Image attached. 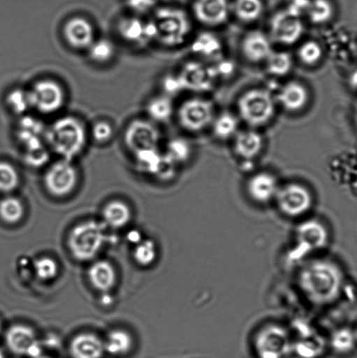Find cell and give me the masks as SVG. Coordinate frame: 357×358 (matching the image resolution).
<instances>
[{"mask_svg":"<svg viewBox=\"0 0 357 358\" xmlns=\"http://www.w3.org/2000/svg\"><path fill=\"white\" fill-rule=\"evenodd\" d=\"M0 331H1V324H0Z\"/></svg>","mask_w":357,"mask_h":358,"instance_id":"obj_48","label":"cell"},{"mask_svg":"<svg viewBox=\"0 0 357 358\" xmlns=\"http://www.w3.org/2000/svg\"><path fill=\"white\" fill-rule=\"evenodd\" d=\"M221 49V43L219 38L212 34L199 35L194 44V51L196 54L206 58L218 57Z\"/></svg>","mask_w":357,"mask_h":358,"instance_id":"obj_31","label":"cell"},{"mask_svg":"<svg viewBox=\"0 0 357 358\" xmlns=\"http://www.w3.org/2000/svg\"><path fill=\"white\" fill-rule=\"evenodd\" d=\"M87 52L93 62L103 64V63L111 61V59L114 57L115 48L110 41L107 38H100V40L93 42V44L87 49Z\"/></svg>","mask_w":357,"mask_h":358,"instance_id":"obj_34","label":"cell"},{"mask_svg":"<svg viewBox=\"0 0 357 358\" xmlns=\"http://www.w3.org/2000/svg\"><path fill=\"white\" fill-rule=\"evenodd\" d=\"M22 203L15 198H6L0 202V217L7 223L15 224L22 219Z\"/></svg>","mask_w":357,"mask_h":358,"instance_id":"obj_35","label":"cell"},{"mask_svg":"<svg viewBox=\"0 0 357 358\" xmlns=\"http://www.w3.org/2000/svg\"><path fill=\"white\" fill-rule=\"evenodd\" d=\"M356 336L354 332L349 329H341L335 331L332 336V346L335 352L347 353L351 352L356 345Z\"/></svg>","mask_w":357,"mask_h":358,"instance_id":"obj_38","label":"cell"},{"mask_svg":"<svg viewBox=\"0 0 357 358\" xmlns=\"http://www.w3.org/2000/svg\"><path fill=\"white\" fill-rule=\"evenodd\" d=\"M177 79L181 90L206 92L212 89L216 75L214 70L202 62H189L182 66Z\"/></svg>","mask_w":357,"mask_h":358,"instance_id":"obj_13","label":"cell"},{"mask_svg":"<svg viewBox=\"0 0 357 358\" xmlns=\"http://www.w3.org/2000/svg\"><path fill=\"white\" fill-rule=\"evenodd\" d=\"M191 13L203 26L221 27L232 15L231 0H192Z\"/></svg>","mask_w":357,"mask_h":358,"instance_id":"obj_12","label":"cell"},{"mask_svg":"<svg viewBox=\"0 0 357 358\" xmlns=\"http://www.w3.org/2000/svg\"><path fill=\"white\" fill-rule=\"evenodd\" d=\"M34 269L38 278L43 280L54 278L58 273L57 263L48 257L37 259L34 264Z\"/></svg>","mask_w":357,"mask_h":358,"instance_id":"obj_40","label":"cell"},{"mask_svg":"<svg viewBox=\"0 0 357 358\" xmlns=\"http://www.w3.org/2000/svg\"><path fill=\"white\" fill-rule=\"evenodd\" d=\"M118 33L129 44L143 47L156 41L155 28L152 20L129 17L122 20L118 24Z\"/></svg>","mask_w":357,"mask_h":358,"instance_id":"obj_15","label":"cell"},{"mask_svg":"<svg viewBox=\"0 0 357 358\" xmlns=\"http://www.w3.org/2000/svg\"><path fill=\"white\" fill-rule=\"evenodd\" d=\"M132 346L131 336L129 333L117 329L110 333L107 341L104 343V348L107 352L112 355H124L129 352Z\"/></svg>","mask_w":357,"mask_h":358,"instance_id":"obj_30","label":"cell"},{"mask_svg":"<svg viewBox=\"0 0 357 358\" xmlns=\"http://www.w3.org/2000/svg\"><path fill=\"white\" fill-rule=\"evenodd\" d=\"M276 101L281 105L283 110L289 113H298L309 103V92L302 83L290 80L279 90Z\"/></svg>","mask_w":357,"mask_h":358,"instance_id":"obj_20","label":"cell"},{"mask_svg":"<svg viewBox=\"0 0 357 358\" xmlns=\"http://www.w3.org/2000/svg\"><path fill=\"white\" fill-rule=\"evenodd\" d=\"M0 358H5V357H3V354L1 350H0Z\"/></svg>","mask_w":357,"mask_h":358,"instance_id":"obj_46","label":"cell"},{"mask_svg":"<svg viewBox=\"0 0 357 358\" xmlns=\"http://www.w3.org/2000/svg\"><path fill=\"white\" fill-rule=\"evenodd\" d=\"M45 140L61 159L72 161L85 148L87 132L82 122L73 117L59 118L45 131Z\"/></svg>","mask_w":357,"mask_h":358,"instance_id":"obj_2","label":"cell"},{"mask_svg":"<svg viewBox=\"0 0 357 358\" xmlns=\"http://www.w3.org/2000/svg\"><path fill=\"white\" fill-rule=\"evenodd\" d=\"M70 352L73 358H101L105 352L104 343L93 334H80L72 340Z\"/></svg>","mask_w":357,"mask_h":358,"instance_id":"obj_22","label":"cell"},{"mask_svg":"<svg viewBox=\"0 0 357 358\" xmlns=\"http://www.w3.org/2000/svg\"><path fill=\"white\" fill-rule=\"evenodd\" d=\"M89 277L94 289L103 292L111 289L117 280L113 266L105 261L94 263L89 270Z\"/></svg>","mask_w":357,"mask_h":358,"instance_id":"obj_25","label":"cell"},{"mask_svg":"<svg viewBox=\"0 0 357 358\" xmlns=\"http://www.w3.org/2000/svg\"><path fill=\"white\" fill-rule=\"evenodd\" d=\"M128 240L133 244H139L142 241L141 234L138 231H131L128 234Z\"/></svg>","mask_w":357,"mask_h":358,"instance_id":"obj_43","label":"cell"},{"mask_svg":"<svg viewBox=\"0 0 357 358\" xmlns=\"http://www.w3.org/2000/svg\"><path fill=\"white\" fill-rule=\"evenodd\" d=\"M103 217L105 222L111 227H124L131 219V209L124 202H110L105 206Z\"/></svg>","mask_w":357,"mask_h":358,"instance_id":"obj_27","label":"cell"},{"mask_svg":"<svg viewBox=\"0 0 357 358\" xmlns=\"http://www.w3.org/2000/svg\"><path fill=\"white\" fill-rule=\"evenodd\" d=\"M355 122H356V124L357 126V108H356V113H355Z\"/></svg>","mask_w":357,"mask_h":358,"instance_id":"obj_45","label":"cell"},{"mask_svg":"<svg viewBox=\"0 0 357 358\" xmlns=\"http://www.w3.org/2000/svg\"><path fill=\"white\" fill-rule=\"evenodd\" d=\"M279 182L274 174L261 171L253 175L247 184L249 198L258 205L274 203L279 189Z\"/></svg>","mask_w":357,"mask_h":358,"instance_id":"obj_16","label":"cell"},{"mask_svg":"<svg viewBox=\"0 0 357 358\" xmlns=\"http://www.w3.org/2000/svg\"><path fill=\"white\" fill-rule=\"evenodd\" d=\"M156 0H129L131 8L138 12H145L155 5Z\"/></svg>","mask_w":357,"mask_h":358,"instance_id":"obj_42","label":"cell"},{"mask_svg":"<svg viewBox=\"0 0 357 358\" xmlns=\"http://www.w3.org/2000/svg\"><path fill=\"white\" fill-rule=\"evenodd\" d=\"M63 37L75 50H87L96 41L92 24L82 17H72L66 21L63 27Z\"/></svg>","mask_w":357,"mask_h":358,"instance_id":"obj_17","label":"cell"},{"mask_svg":"<svg viewBox=\"0 0 357 358\" xmlns=\"http://www.w3.org/2000/svg\"><path fill=\"white\" fill-rule=\"evenodd\" d=\"M264 139L255 129H244L233 138V150L236 155L245 160L254 159L263 149Z\"/></svg>","mask_w":357,"mask_h":358,"instance_id":"obj_21","label":"cell"},{"mask_svg":"<svg viewBox=\"0 0 357 358\" xmlns=\"http://www.w3.org/2000/svg\"><path fill=\"white\" fill-rule=\"evenodd\" d=\"M215 115L214 103L201 96L185 100L177 112V121L181 128L194 134L211 127Z\"/></svg>","mask_w":357,"mask_h":358,"instance_id":"obj_7","label":"cell"},{"mask_svg":"<svg viewBox=\"0 0 357 358\" xmlns=\"http://www.w3.org/2000/svg\"><path fill=\"white\" fill-rule=\"evenodd\" d=\"M125 145L133 155L159 149L160 133L152 122L136 120L128 126Z\"/></svg>","mask_w":357,"mask_h":358,"instance_id":"obj_10","label":"cell"},{"mask_svg":"<svg viewBox=\"0 0 357 358\" xmlns=\"http://www.w3.org/2000/svg\"><path fill=\"white\" fill-rule=\"evenodd\" d=\"M297 55L303 65L314 66L323 59V48L316 41H307L300 45Z\"/></svg>","mask_w":357,"mask_h":358,"instance_id":"obj_33","label":"cell"},{"mask_svg":"<svg viewBox=\"0 0 357 358\" xmlns=\"http://www.w3.org/2000/svg\"><path fill=\"white\" fill-rule=\"evenodd\" d=\"M274 203L289 219H303L313 208L314 196L307 186L291 182L279 186Z\"/></svg>","mask_w":357,"mask_h":358,"instance_id":"obj_6","label":"cell"},{"mask_svg":"<svg viewBox=\"0 0 357 358\" xmlns=\"http://www.w3.org/2000/svg\"><path fill=\"white\" fill-rule=\"evenodd\" d=\"M147 111L153 121L167 122L173 117L174 105L169 96H160L150 101Z\"/></svg>","mask_w":357,"mask_h":358,"instance_id":"obj_29","label":"cell"},{"mask_svg":"<svg viewBox=\"0 0 357 358\" xmlns=\"http://www.w3.org/2000/svg\"><path fill=\"white\" fill-rule=\"evenodd\" d=\"M31 108L43 115L61 110L65 103V92L61 84L52 80H41L28 90Z\"/></svg>","mask_w":357,"mask_h":358,"instance_id":"obj_9","label":"cell"},{"mask_svg":"<svg viewBox=\"0 0 357 358\" xmlns=\"http://www.w3.org/2000/svg\"><path fill=\"white\" fill-rule=\"evenodd\" d=\"M296 241L298 242L299 250L309 252L319 250L326 247L328 234L326 228L319 221L313 220H304L296 230Z\"/></svg>","mask_w":357,"mask_h":358,"instance_id":"obj_18","label":"cell"},{"mask_svg":"<svg viewBox=\"0 0 357 358\" xmlns=\"http://www.w3.org/2000/svg\"><path fill=\"white\" fill-rule=\"evenodd\" d=\"M238 113L251 129L263 127L275 117L276 100L270 91L252 89L241 94L238 100Z\"/></svg>","mask_w":357,"mask_h":358,"instance_id":"obj_4","label":"cell"},{"mask_svg":"<svg viewBox=\"0 0 357 358\" xmlns=\"http://www.w3.org/2000/svg\"><path fill=\"white\" fill-rule=\"evenodd\" d=\"M6 103L10 110L17 115H23L31 108L28 90L16 89L10 91L7 96Z\"/></svg>","mask_w":357,"mask_h":358,"instance_id":"obj_36","label":"cell"},{"mask_svg":"<svg viewBox=\"0 0 357 358\" xmlns=\"http://www.w3.org/2000/svg\"><path fill=\"white\" fill-rule=\"evenodd\" d=\"M78 174L72 161L61 159L52 164L45 175V185L56 196L68 195L75 188Z\"/></svg>","mask_w":357,"mask_h":358,"instance_id":"obj_11","label":"cell"},{"mask_svg":"<svg viewBox=\"0 0 357 358\" xmlns=\"http://www.w3.org/2000/svg\"><path fill=\"white\" fill-rule=\"evenodd\" d=\"M6 340L10 352L17 355H26L31 358L41 357L40 343L33 329L27 326H13L6 333Z\"/></svg>","mask_w":357,"mask_h":358,"instance_id":"obj_14","label":"cell"},{"mask_svg":"<svg viewBox=\"0 0 357 358\" xmlns=\"http://www.w3.org/2000/svg\"><path fill=\"white\" fill-rule=\"evenodd\" d=\"M152 21L155 28L156 41L167 48L184 44L192 31L191 17L180 7H161L156 10Z\"/></svg>","mask_w":357,"mask_h":358,"instance_id":"obj_3","label":"cell"},{"mask_svg":"<svg viewBox=\"0 0 357 358\" xmlns=\"http://www.w3.org/2000/svg\"><path fill=\"white\" fill-rule=\"evenodd\" d=\"M20 184L19 173L12 164L0 162V192H9L13 191Z\"/></svg>","mask_w":357,"mask_h":358,"instance_id":"obj_37","label":"cell"},{"mask_svg":"<svg viewBox=\"0 0 357 358\" xmlns=\"http://www.w3.org/2000/svg\"><path fill=\"white\" fill-rule=\"evenodd\" d=\"M304 24L302 16L289 8L278 10L269 23V38L272 43L282 45H295L302 38Z\"/></svg>","mask_w":357,"mask_h":358,"instance_id":"obj_8","label":"cell"},{"mask_svg":"<svg viewBox=\"0 0 357 358\" xmlns=\"http://www.w3.org/2000/svg\"><path fill=\"white\" fill-rule=\"evenodd\" d=\"M92 136L98 143L110 141L113 136V128L106 122H98L92 129Z\"/></svg>","mask_w":357,"mask_h":358,"instance_id":"obj_41","label":"cell"},{"mask_svg":"<svg viewBox=\"0 0 357 358\" xmlns=\"http://www.w3.org/2000/svg\"><path fill=\"white\" fill-rule=\"evenodd\" d=\"M168 159L175 164L187 162L191 155L190 143L184 138H174L168 143L166 152H164Z\"/></svg>","mask_w":357,"mask_h":358,"instance_id":"obj_32","label":"cell"},{"mask_svg":"<svg viewBox=\"0 0 357 358\" xmlns=\"http://www.w3.org/2000/svg\"><path fill=\"white\" fill-rule=\"evenodd\" d=\"M299 282L310 303L323 305L337 299L342 285V275L334 263L316 261L304 266Z\"/></svg>","mask_w":357,"mask_h":358,"instance_id":"obj_1","label":"cell"},{"mask_svg":"<svg viewBox=\"0 0 357 358\" xmlns=\"http://www.w3.org/2000/svg\"><path fill=\"white\" fill-rule=\"evenodd\" d=\"M106 235L103 224L87 221L76 226L69 235L68 245L73 257L87 262L94 259L103 248Z\"/></svg>","mask_w":357,"mask_h":358,"instance_id":"obj_5","label":"cell"},{"mask_svg":"<svg viewBox=\"0 0 357 358\" xmlns=\"http://www.w3.org/2000/svg\"><path fill=\"white\" fill-rule=\"evenodd\" d=\"M156 250L155 243L152 241H145L136 245L134 258L139 265L147 266L155 262Z\"/></svg>","mask_w":357,"mask_h":358,"instance_id":"obj_39","label":"cell"},{"mask_svg":"<svg viewBox=\"0 0 357 358\" xmlns=\"http://www.w3.org/2000/svg\"><path fill=\"white\" fill-rule=\"evenodd\" d=\"M38 358H50V357H38Z\"/></svg>","mask_w":357,"mask_h":358,"instance_id":"obj_47","label":"cell"},{"mask_svg":"<svg viewBox=\"0 0 357 358\" xmlns=\"http://www.w3.org/2000/svg\"><path fill=\"white\" fill-rule=\"evenodd\" d=\"M212 134L220 141L234 138L240 131V118L230 111L216 115L211 125Z\"/></svg>","mask_w":357,"mask_h":358,"instance_id":"obj_24","label":"cell"},{"mask_svg":"<svg viewBox=\"0 0 357 358\" xmlns=\"http://www.w3.org/2000/svg\"><path fill=\"white\" fill-rule=\"evenodd\" d=\"M264 0H231V13L240 22L252 24L265 13Z\"/></svg>","mask_w":357,"mask_h":358,"instance_id":"obj_23","label":"cell"},{"mask_svg":"<svg viewBox=\"0 0 357 358\" xmlns=\"http://www.w3.org/2000/svg\"><path fill=\"white\" fill-rule=\"evenodd\" d=\"M265 63L269 75L275 77L288 76L293 66L292 55L286 51H272Z\"/></svg>","mask_w":357,"mask_h":358,"instance_id":"obj_28","label":"cell"},{"mask_svg":"<svg viewBox=\"0 0 357 358\" xmlns=\"http://www.w3.org/2000/svg\"><path fill=\"white\" fill-rule=\"evenodd\" d=\"M352 85L357 87V71L352 76Z\"/></svg>","mask_w":357,"mask_h":358,"instance_id":"obj_44","label":"cell"},{"mask_svg":"<svg viewBox=\"0 0 357 358\" xmlns=\"http://www.w3.org/2000/svg\"><path fill=\"white\" fill-rule=\"evenodd\" d=\"M272 51L271 38L261 31H249L241 42V52L244 57L252 63L265 62Z\"/></svg>","mask_w":357,"mask_h":358,"instance_id":"obj_19","label":"cell"},{"mask_svg":"<svg viewBox=\"0 0 357 358\" xmlns=\"http://www.w3.org/2000/svg\"><path fill=\"white\" fill-rule=\"evenodd\" d=\"M335 8L332 0H309L305 15L314 24H323L333 19Z\"/></svg>","mask_w":357,"mask_h":358,"instance_id":"obj_26","label":"cell"}]
</instances>
